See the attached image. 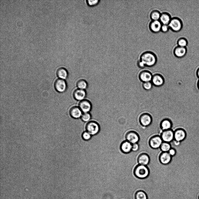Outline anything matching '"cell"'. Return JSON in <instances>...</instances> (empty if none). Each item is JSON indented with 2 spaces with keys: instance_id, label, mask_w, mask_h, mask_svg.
<instances>
[{
  "instance_id": "1",
  "label": "cell",
  "mask_w": 199,
  "mask_h": 199,
  "mask_svg": "<svg viewBox=\"0 0 199 199\" xmlns=\"http://www.w3.org/2000/svg\"><path fill=\"white\" fill-rule=\"evenodd\" d=\"M139 60L144 63L145 67H150L156 65L157 59L154 53L150 51H147L141 54Z\"/></svg>"
},
{
  "instance_id": "2",
  "label": "cell",
  "mask_w": 199,
  "mask_h": 199,
  "mask_svg": "<svg viewBox=\"0 0 199 199\" xmlns=\"http://www.w3.org/2000/svg\"><path fill=\"white\" fill-rule=\"evenodd\" d=\"M133 175L137 178L144 179L149 175V170L147 166L138 164L134 168Z\"/></svg>"
},
{
  "instance_id": "3",
  "label": "cell",
  "mask_w": 199,
  "mask_h": 199,
  "mask_svg": "<svg viewBox=\"0 0 199 199\" xmlns=\"http://www.w3.org/2000/svg\"><path fill=\"white\" fill-rule=\"evenodd\" d=\"M170 29L174 32H178L182 29L183 22L181 19L177 17L172 18L168 24Z\"/></svg>"
},
{
  "instance_id": "4",
  "label": "cell",
  "mask_w": 199,
  "mask_h": 199,
  "mask_svg": "<svg viewBox=\"0 0 199 199\" xmlns=\"http://www.w3.org/2000/svg\"><path fill=\"white\" fill-rule=\"evenodd\" d=\"M85 128L86 131L90 133L92 136L97 134L100 131V126L99 124L94 121H90L86 124Z\"/></svg>"
},
{
  "instance_id": "5",
  "label": "cell",
  "mask_w": 199,
  "mask_h": 199,
  "mask_svg": "<svg viewBox=\"0 0 199 199\" xmlns=\"http://www.w3.org/2000/svg\"><path fill=\"white\" fill-rule=\"evenodd\" d=\"M139 121L140 124L142 126L147 127L152 124V118L149 114L147 113H144L140 115Z\"/></svg>"
},
{
  "instance_id": "6",
  "label": "cell",
  "mask_w": 199,
  "mask_h": 199,
  "mask_svg": "<svg viewBox=\"0 0 199 199\" xmlns=\"http://www.w3.org/2000/svg\"><path fill=\"white\" fill-rule=\"evenodd\" d=\"M54 87L57 91L60 93H63L67 90V84L65 80L59 79L55 81Z\"/></svg>"
},
{
  "instance_id": "7",
  "label": "cell",
  "mask_w": 199,
  "mask_h": 199,
  "mask_svg": "<svg viewBox=\"0 0 199 199\" xmlns=\"http://www.w3.org/2000/svg\"><path fill=\"white\" fill-rule=\"evenodd\" d=\"M160 136L163 142L170 143L174 140V131L171 129L163 131Z\"/></svg>"
},
{
  "instance_id": "8",
  "label": "cell",
  "mask_w": 199,
  "mask_h": 199,
  "mask_svg": "<svg viewBox=\"0 0 199 199\" xmlns=\"http://www.w3.org/2000/svg\"><path fill=\"white\" fill-rule=\"evenodd\" d=\"M153 85L156 87H161L164 84L165 80L163 76L159 73L153 75L151 81Z\"/></svg>"
},
{
  "instance_id": "9",
  "label": "cell",
  "mask_w": 199,
  "mask_h": 199,
  "mask_svg": "<svg viewBox=\"0 0 199 199\" xmlns=\"http://www.w3.org/2000/svg\"><path fill=\"white\" fill-rule=\"evenodd\" d=\"M78 107L83 113L89 112L92 109L90 101L87 99L80 101Z\"/></svg>"
},
{
  "instance_id": "10",
  "label": "cell",
  "mask_w": 199,
  "mask_h": 199,
  "mask_svg": "<svg viewBox=\"0 0 199 199\" xmlns=\"http://www.w3.org/2000/svg\"><path fill=\"white\" fill-rule=\"evenodd\" d=\"M163 141L161 136L155 135L151 138L149 141L150 146L154 149L160 148Z\"/></svg>"
},
{
  "instance_id": "11",
  "label": "cell",
  "mask_w": 199,
  "mask_h": 199,
  "mask_svg": "<svg viewBox=\"0 0 199 199\" xmlns=\"http://www.w3.org/2000/svg\"><path fill=\"white\" fill-rule=\"evenodd\" d=\"M186 133L182 128H178L174 131V140L181 142L186 138Z\"/></svg>"
},
{
  "instance_id": "12",
  "label": "cell",
  "mask_w": 199,
  "mask_h": 199,
  "mask_svg": "<svg viewBox=\"0 0 199 199\" xmlns=\"http://www.w3.org/2000/svg\"><path fill=\"white\" fill-rule=\"evenodd\" d=\"M153 75L149 71L145 70L141 71L138 75L139 80L143 82H151Z\"/></svg>"
},
{
  "instance_id": "13",
  "label": "cell",
  "mask_w": 199,
  "mask_h": 199,
  "mask_svg": "<svg viewBox=\"0 0 199 199\" xmlns=\"http://www.w3.org/2000/svg\"><path fill=\"white\" fill-rule=\"evenodd\" d=\"M126 140L132 144L137 143L140 140L139 136L138 133L134 131H130L126 134Z\"/></svg>"
},
{
  "instance_id": "14",
  "label": "cell",
  "mask_w": 199,
  "mask_h": 199,
  "mask_svg": "<svg viewBox=\"0 0 199 199\" xmlns=\"http://www.w3.org/2000/svg\"><path fill=\"white\" fill-rule=\"evenodd\" d=\"M162 24L159 20H152L149 25L150 31L154 33H157L161 31Z\"/></svg>"
},
{
  "instance_id": "15",
  "label": "cell",
  "mask_w": 199,
  "mask_h": 199,
  "mask_svg": "<svg viewBox=\"0 0 199 199\" xmlns=\"http://www.w3.org/2000/svg\"><path fill=\"white\" fill-rule=\"evenodd\" d=\"M186 52L187 49L186 47H181L177 45L175 47L173 51L174 56L177 58L180 59L184 57Z\"/></svg>"
},
{
  "instance_id": "16",
  "label": "cell",
  "mask_w": 199,
  "mask_h": 199,
  "mask_svg": "<svg viewBox=\"0 0 199 199\" xmlns=\"http://www.w3.org/2000/svg\"><path fill=\"white\" fill-rule=\"evenodd\" d=\"M78 106V105L73 106L70 110L69 113L70 116L75 119L80 118L83 114L82 112Z\"/></svg>"
},
{
  "instance_id": "17",
  "label": "cell",
  "mask_w": 199,
  "mask_h": 199,
  "mask_svg": "<svg viewBox=\"0 0 199 199\" xmlns=\"http://www.w3.org/2000/svg\"><path fill=\"white\" fill-rule=\"evenodd\" d=\"M75 99L78 101H81L85 99L87 93L85 90L76 89L73 93Z\"/></svg>"
},
{
  "instance_id": "18",
  "label": "cell",
  "mask_w": 199,
  "mask_h": 199,
  "mask_svg": "<svg viewBox=\"0 0 199 199\" xmlns=\"http://www.w3.org/2000/svg\"><path fill=\"white\" fill-rule=\"evenodd\" d=\"M137 161L138 164L147 166L150 161L149 156L147 154H141L138 157Z\"/></svg>"
},
{
  "instance_id": "19",
  "label": "cell",
  "mask_w": 199,
  "mask_h": 199,
  "mask_svg": "<svg viewBox=\"0 0 199 199\" xmlns=\"http://www.w3.org/2000/svg\"><path fill=\"white\" fill-rule=\"evenodd\" d=\"M172 159V157L168 152H162L159 156L160 161L161 163L164 165L169 163Z\"/></svg>"
},
{
  "instance_id": "20",
  "label": "cell",
  "mask_w": 199,
  "mask_h": 199,
  "mask_svg": "<svg viewBox=\"0 0 199 199\" xmlns=\"http://www.w3.org/2000/svg\"><path fill=\"white\" fill-rule=\"evenodd\" d=\"M132 144L126 140L123 142L120 146L121 151L124 153H128L132 151Z\"/></svg>"
},
{
  "instance_id": "21",
  "label": "cell",
  "mask_w": 199,
  "mask_h": 199,
  "mask_svg": "<svg viewBox=\"0 0 199 199\" xmlns=\"http://www.w3.org/2000/svg\"><path fill=\"white\" fill-rule=\"evenodd\" d=\"M160 125L161 128L163 131L171 129L172 124L170 119L165 118L161 121Z\"/></svg>"
},
{
  "instance_id": "22",
  "label": "cell",
  "mask_w": 199,
  "mask_h": 199,
  "mask_svg": "<svg viewBox=\"0 0 199 199\" xmlns=\"http://www.w3.org/2000/svg\"><path fill=\"white\" fill-rule=\"evenodd\" d=\"M172 18L168 13L164 12L161 13L159 20L162 24L168 25Z\"/></svg>"
},
{
  "instance_id": "23",
  "label": "cell",
  "mask_w": 199,
  "mask_h": 199,
  "mask_svg": "<svg viewBox=\"0 0 199 199\" xmlns=\"http://www.w3.org/2000/svg\"><path fill=\"white\" fill-rule=\"evenodd\" d=\"M57 74L60 79L64 80L67 79L68 76V70L64 67L59 68L57 71Z\"/></svg>"
},
{
  "instance_id": "24",
  "label": "cell",
  "mask_w": 199,
  "mask_h": 199,
  "mask_svg": "<svg viewBox=\"0 0 199 199\" xmlns=\"http://www.w3.org/2000/svg\"><path fill=\"white\" fill-rule=\"evenodd\" d=\"M161 13L157 10L152 11L150 14V17L152 20H159L160 19Z\"/></svg>"
},
{
  "instance_id": "25",
  "label": "cell",
  "mask_w": 199,
  "mask_h": 199,
  "mask_svg": "<svg viewBox=\"0 0 199 199\" xmlns=\"http://www.w3.org/2000/svg\"><path fill=\"white\" fill-rule=\"evenodd\" d=\"M160 148L162 152H168L171 147L170 143L163 142Z\"/></svg>"
},
{
  "instance_id": "26",
  "label": "cell",
  "mask_w": 199,
  "mask_h": 199,
  "mask_svg": "<svg viewBox=\"0 0 199 199\" xmlns=\"http://www.w3.org/2000/svg\"><path fill=\"white\" fill-rule=\"evenodd\" d=\"M177 46L181 47H186L188 44V41L185 38L181 37L177 40Z\"/></svg>"
},
{
  "instance_id": "27",
  "label": "cell",
  "mask_w": 199,
  "mask_h": 199,
  "mask_svg": "<svg viewBox=\"0 0 199 199\" xmlns=\"http://www.w3.org/2000/svg\"><path fill=\"white\" fill-rule=\"evenodd\" d=\"M92 116L90 112L83 113L81 117V120L84 122H88L91 119Z\"/></svg>"
},
{
  "instance_id": "28",
  "label": "cell",
  "mask_w": 199,
  "mask_h": 199,
  "mask_svg": "<svg viewBox=\"0 0 199 199\" xmlns=\"http://www.w3.org/2000/svg\"><path fill=\"white\" fill-rule=\"evenodd\" d=\"M136 199H147L145 193L142 191H139L135 194Z\"/></svg>"
},
{
  "instance_id": "29",
  "label": "cell",
  "mask_w": 199,
  "mask_h": 199,
  "mask_svg": "<svg viewBox=\"0 0 199 199\" xmlns=\"http://www.w3.org/2000/svg\"><path fill=\"white\" fill-rule=\"evenodd\" d=\"M153 86V85L151 81L143 82L142 84L143 88L146 91L151 90Z\"/></svg>"
},
{
  "instance_id": "30",
  "label": "cell",
  "mask_w": 199,
  "mask_h": 199,
  "mask_svg": "<svg viewBox=\"0 0 199 199\" xmlns=\"http://www.w3.org/2000/svg\"><path fill=\"white\" fill-rule=\"evenodd\" d=\"M92 135L87 131H85L82 134V138L83 140L85 141L89 140L91 138Z\"/></svg>"
},
{
  "instance_id": "31",
  "label": "cell",
  "mask_w": 199,
  "mask_h": 199,
  "mask_svg": "<svg viewBox=\"0 0 199 199\" xmlns=\"http://www.w3.org/2000/svg\"><path fill=\"white\" fill-rule=\"evenodd\" d=\"M87 4L90 6H94L97 5L100 2L98 0H87L86 1Z\"/></svg>"
},
{
  "instance_id": "32",
  "label": "cell",
  "mask_w": 199,
  "mask_h": 199,
  "mask_svg": "<svg viewBox=\"0 0 199 199\" xmlns=\"http://www.w3.org/2000/svg\"><path fill=\"white\" fill-rule=\"evenodd\" d=\"M170 29L168 25L162 24L161 27V31L164 33L167 32Z\"/></svg>"
},
{
  "instance_id": "33",
  "label": "cell",
  "mask_w": 199,
  "mask_h": 199,
  "mask_svg": "<svg viewBox=\"0 0 199 199\" xmlns=\"http://www.w3.org/2000/svg\"><path fill=\"white\" fill-rule=\"evenodd\" d=\"M140 148L139 145L138 143L132 144V151L135 152L138 151Z\"/></svg>"
},
{
  "instance_id": "34",
  "label": "cell",
  "mask_w": 199,
  "mask_h": 199,
  "mask_svg": "<svg viewBox=\"0 0 199 199\" xmlns=\"http://www.w3.org/2000/svg\"><path fill=\"white\" fill-rule=\"evenodd\" d=\"M168 152L172 157L174 156L176 154V151L175 149L171 148L168 151Z\"/></svg>"
},
{
  "instance_id": "35",
  "label": "cell",
  "mask_w": 199,
  "mask_h": 199,
  "mask_svg": "<svg viewBox=\"0 0 199 199\" xmlns=\"http://www.w3.org/2000/svg\"><path fill=\"white\" fill-rule=\"evenodd\" d=\"M137 64L138 66L140 68H143L145 67L144 63L139 59L138 61Z\"/></svg>"
},
{
  "instance_id": "36",
  "label": "cell",
  "mask_w": 199,
  "mask_h": 199,
  "mask_svg": "<svg viewBox=\"0 0 199 199\" xmlns=\"http://www.w3.org/2000/svg\"><path fill=\"white\" fill-rule=\"evenodd\" d=\"M196 74L197 77L199 78V67L197 70Z\"/></svg>"
},
{
  "instance_id": "37",
  "label": "cell",
  "mask_w": 199,
  "mask_h": 199,
  "mask_svg": "<svg viewBox=\"0 0 199 199\" xmlns=\"http://www.w3.org/2000/svg\"><path fill=\"white\" fill-rule=\"evenodd\" d=\"M197 85V87H198V89H199V80L198 82Z\"/></svg>"
}]
</instances>
